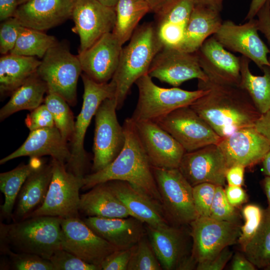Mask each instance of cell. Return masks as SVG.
Instances as JSON below:
<instances>
[{"instance_id":"obj_1","label":"cell","mask_w":270,"mask_h":270,"mask_svg":"<svg viewBox=\"0 0 270 270\" xmlns=\"http://www.w3.org/2000/svg\"><path fill=\"white\" fill-rule=\"evenodd\" d=\"M206 92L190 106L222 138L236 130L254 126L261 114L248 92L240 86L198 80Z\"/></svg>"},{"instance_id":"obj_2","label":"cell","mask_w":270,"mask_h":270,"mask_svg":"<svg viewBox=\"0 0 270 270\" xmlns=\"http://www.w3.org/2000/svg\"><path fill=\"white\" fill-rule=\"evenodd\" d=\"M126 142L116 158L104 168L86 175L82 188L90 189L94 186L110 180L126 181L161 204L151 165L136 132L130 118L122 126Z\"/></svg>"},{"instance_id":"obj_3","label":"cell","mask_w":270,"mask_h":270,"mask_svg":"<svg viewBox=\"0 0 270 270\" xmlns=\"http://www.w3.org/2000/svg\"><path fill=\"white\" fill-rule=\"evenodd\" d=\"M122 47L117 69L111 80L116 84L117 110L120 109L132 85L148 74L156 54L164 47L154 22L138 26Z\"/></svg>"},{"instance_id":"obj_4","label":"cell","mask_w":270,"mask_h":270,"mask_svg":"<svg viewBox=\"0 0 270 270\" xmlns=\"http://www.w3.org/2000/svg\"><path fill=\"white\" fill-rule=\"evenodd\" d=\"M62 218L38 216L12 224L0 223L10 248L16 252L38 255L50 260L62 248Z\"/></svg>"},{"instance_id":"obj_5","label":"cell","mask_w":270,"mask_h":270,"mask_svg":"<svg viewBox=\"0 0 270 270\" xmlns=\"http://www.w3.org/2000/svg\"><path fill=\"white\" fill-rule=\"evenodd\" d=\"M81 76L84 87L82 105L75 121L70 141V158L66 166L68 171L84 178L88 165V156L84 145L87 129L102 102L115 97L116 86L112 80L104 83L96 82L84 72Z\"/></svg>"},{"instance_id":"obj_6","label":"cell","mask_w":270,"mask_h":270,"mask_svg":"<svg viewBox=\"0 0 270 270\" xmlns=\"http://www.w3.org/2000/svg\"><path fill=\"white\" fill-rule=\"evenodd\" d=\"M138 98L130 118L134 121L156 122L180 108L189 106L205 94L206 90L190 91L178 87L164 88L156 84L146 74L135 82Z\"/></svg>"},{"instance_id":"obj_7","label":"cell","mask_w":270,"mask_h":270,"mask_svg":"<svg viewBox=\"0 0 270 270\" xmlns=\"http://www.w3.org/2000/svg\"><path fill=\"white\" fill-rule=\"evenodd\" d=\"M82 72L78 56L72 54L66 44L58 42L42 58L36 73L46 83L48 93L56 94L74 106Z\"/></svg>"},{"instance_id":"obj_8","label":"cell","mask_w":270,"mask_h":270,"mask_svg":"<svg viewBox=\"0 0 270 270\" xmlns=\"http://www.w3.org/2000/svg\"><path fill=\"white\" fill-rule=\"evenodd\" d=\"M152 171L168 222L178 226L190 224L198 217L194 202L193 186L178 168L152 167Z\"/></svg>"},{"instance_id":"obj_9","label":"cell","mask_w":270,"mask_h":270,"mask_svg":"<svg viewBox=\"0 0 270 270\" xmlns=\"http://www.w3.org/2000/svg\"><path fill=\"white\" fill-rule=\"evenodd\" d=\"M51 162L52 176L44 202L28 218L38 216L79 218V192L84 178L68 171L64 163L52 158Z\"/></svg>"},{"instance_id":"obj_10","label":"cell","mask_w":270,"mask_h":270,"mask_svg":"<svg viewBox=\"0 0 270 270\" xmlns=\"http://www.w3.org/2000/svg\"><path fill=\"white\" fill-rule=\"evenodd\" d=\"M114 98L104 100L95 114L92 172L110 164L124 146L126 135L116 116Z\"/></svg>"},{"instance_id":"obj_11","label":"cell","mask_w":270,"mask_h":270,"mask_svg":"<svg viewBox=\"0 0 270 270\" xmlns=\"http://www.w3.org/2000/svg\"><path fill=\"white\" fill-rule=\"evenodd\" d=\"M190 224L192 238L191 255L197 263L214 258L224 248L236 244L240 234L238 222L210 216L198 217Z\"/></svg>"},{"instance_id":"obj_12","label":"cell","mask_w":270,"mask_h":270,"mask_svg":"<svg viewBox=\"0 0 270 270\" xmlns=\"http://www.w3.org/2000/svg\"><path fill=\"white\" fill-rule=\"evenodd\" d=\"M154 122L172 136L186 152L217 144L222 139L190 106L178 108Z\"/></svg>"},{"instance_id":"obj_13","label":"cell","mask_w":270,"mask_h":270,"mask_svg":"<svg viewBox=\"0 0 270 270\" xmlns=\"http://www.w3.org/2000/svg\"><path fill=\"white\" fill-rule=\"evenodd\" d=\"M72 31L80 38L78 53L88 48L103 36L112 32L116 20L115 8L98 0H74Z\"/></svg>"},{"instance_id":"obj_14","label":"cell","mask_w":270,"mask_h":270,"mask_svg":"<svg viewBox=\"0 0 270 270\" xmlns=\"http://www.w3.org/2000/svg\"><path fill=\"white\" fill-rule=\"evenodd\" d=\"M61 227L62 248L89 264L100 267L106 257L119 250L97 235L80 218H62Z\"/></svg>"},{"instance_id":"obj_15","label":"cell","mask_w":270,"mask_h":270,"mask_svg":"<svg viewBox=\"0 0 270 270\" xmlns=\"http://www.w3.org/2000/svg\"><path fill=\"white\" fill-rule=\"evenodd\" d=\"M248 20L242 24L230 20L223 21L212 36L226 49L240 53L260 69L270 66L268 56L270 50L258 35L257 20Z\"/></svg>"},{"instance_id":"obj_16","label":"cell","mask_w":270,"mask_h":270,"mask_svg":"<svg viewBox=\"0 0 270 270\" xmlns=\"http://www.w3.org/2000/svg\"><path fill=\"white\" fill-rule=\"evenodd\" d=\"M148 74L174 87L194 78L204 82L208 80L195 53L164 46L154 57Z\"/></svg>"},{"instance_id":"obj_17","label":"cell","mask_w":270,"mask_h":270,"mask_svg":"<svg viewBox=\"0 0 270 270\" xmlns=\"http://www.w3.org/2000/svg\"><path fill=\"white\" fill-rule=\"evenodd\" d=\"M132 121L152 166L162 168H178L186 152L181 144L154 121Z\"/></svg>"},{"instance_id":"obj_18","label":"cell","mask_w":270,"mask_h":270,"mask_svg":"<svg viewBox=\"0 0 270 270\" xmlns=\"http://www.w3.org/2000/svg\"><path fill=\"white\" fill-rule=\"evenodd\" d=\"M178 168L192 186L204 182L224 186L228 166L220 148L212 144L186 152Z\"/></svg>"},{"instance_id":"obj_19","label":"cell","mask_w":270,"mask_h":270,"mask_svg":"<svg viewBox=\"0 0 270 270\" xmlns=\"http://www.w3.org/2000/svg\"><path fill=\"white\" fill-rule=\"evenodd\" d=\"M194 53L210 82L218 84L240 86V56L227 50L214 36L206 39Z\"/></svg>"},{"instance_id":"obj_20","label":"cell","mask_w":270,"mask_h":270,"mask_svg":"<svg viewBox=\"0 0 270 270\" xmlns=\"http://www.w3.org/2000/svg\"><path fill=\"white\" fill-rule=\"evenodd\" d=\"M228 168L240 164L251 166L262 160L270 150V142L254 126L242 128L222 138L217 144Z\"/></svg>"},{"instance_id":"obj_21","label":"cell","mask_w":270,"mask_h":270,"mask_svg":"<svg viewBox=\"0 0 270 270\" xmlns=\"http://www.w3.org/2000/svg\"><path fill=\"white\" fill-rule=\"evenodd\" d=\"M122 47L112 32L106 34L77 55L82 72L96 82H108L117 69Z\"/></svg>"},{"instance_id":"obj_22","label":"cell","mask_w":270,"mask_h":270,"mask_svg":"<svg viewBox=\"0 0 270 270\" xmlns=\"http://www.w3.org/2000/svg\"><path fill=\"white\" fill-rule=\"evenodd\" d=\"M74 0H29L18 6L14 16L22 26L44 31L72 18Z\"/></svg>"},{"instance_id":"obj_23","label":"cell","mask_w":270,"mask_h":270,"mask_svg":"<svg viewBox=\"0 0 270 270\" xmlns=\"http://www.w3.org/2000/svg\"><path fill=\"white\" fill-rule=\"evenodd\" d=\"M84 223L97 235L119 250L132 248L146 234L142 222L128 218L88 216Z\"/></svg>"},{"instance_id":"obj_24","label":"cell","mask_w":270,"mask_h":270,"mask_svg":"<svg viewBox=\"0 0 270 270\" xmlns=\"http://www.w3.org/2000/svg\"><path fill=\"white\" fill-rule=\"evenodd\" d=\"M50 156L66 164L70 158V148L56 126L30 131L24 142L17 150L2 158L0 164L22 156Z\"/></svg>"},{"instance_id":"obj_25","label":"cell","mask_w":270,"mask_h":270,"mask_svg":"<svg viewBox=\"0 0 270 270\" xmlns=\"http://www.w3.org/2000/svg\"><path fill=\"white\" fill-rule=\"evenodd\" d=\"M106 182L132 216L154 227L169 224L158 201L127 182L112 180Z\"/></svg>"},{"instance_id":"obj_26","label":"cell","mask_w":270,"mask_h":270,"mask_svg":"<svg viewBox=\"0 0 270 270\" xmlns=\"http://www.w3.org/2000/svg\"><path fill=\"white\" fill-rule=\"evenodd\" d=\"M146 225L148 239L162 269L176 270L188 256L184 231L169 224L155 227Z\"/></svg>"},{"instance_id":"obj_27","label":"cell","mask_w":270,"mask_h":270,"mask_svg":"<svg viewBox=\"0 0 270 270\" xmlns=\"http://www.w3.org/2000/svg\"><path fill=\"white\" fill-rule=\"evenodd\" d=\"M52 176V166L44 162L26 178L18 196L12 218L14 222L27 218L44 202Z\"/></svg>"},{"instance_id":"obj_28","label":"cell","mask_w":270,"mask_h":270,"mask_svg":"<svg viewBox=\"0 0 270 270\" xmlns=\"http://www.w3.org/2000/svg\"><path fill=\"white\" fill-rule=\"evenodd\" d=\"M194 6L192 0H176L156 15L154 24L164 46L178 48Z\"/></svg>"},{"instance_id":"obj_29","label":"cell","mask_w":270,"mask_h":270,"mask_svg":"<svg viewBox=\"0 0 270 270\" xmlns=\"http://www.w3.org/2000/svg\"><path fill=\"white\" fill-rule=\"evenodd\" d=\"M220 12L200 6H194L188 22L184 39L178 47L183 51L194 53L204 41L216 34L222 20Z\"/></svg>"},{"instance_id":"obj_30","label":"cell","mask_w":270,"mask_h":270,"mask_svg":"<svg viewBox=\"0 0 270 270\" xmlns=\"http://www.w3.org/2000/svg\"><path fill=\"white\" fill-rule=\"evenodd\" d=\"M80 211L88 216L124 218L132 216L106 182L94 186L80 195Z\"/></svg>"},{"instance_id":"obj_31","label":"cell","mask_w":270,"mask_h":270,"mask_svg":"<svg viewBox=\"0 0 270 270\" xmlns=\"http://www.w3.org/2000/svg\"><path fill=\"white\" fill-rule=\"evenodd\" d=\"M41 61L33 56L9 53L0 58V92L12 94L35 74Z\"/></svg>"},{"instance_id":"obj_32","label":"cell","mask_w":270,"mask_h":270,"mask_svg":"<svg viewBox=\"0 0 270 270\" xmlns=\"http://www.w3.org/2000/svg\"><path fill=\"white\" fill-rule=\"evenodd\" d=\"M46 92V83L36 72L12 92L9 100L0 108V122L22 110H34L42 104Z\"/></svg>"},{"instance_id":"obj_33","label":"cell","mask_w":270,"mask_h":270,"mask_svg":"<svg viewBox=\"0 0 270 270\" xmlns=\"http://www.w3.org/2000/svg\"><path fill=\"white\" fill-rule=\"evenodd\" d=\"M44 162L38 157H31L27 164H21L8 172L0 174V190L4 196L0 206V218H12L13 210L18 196L28 177Z\"/></svg>"},{"instance_id":"obj_34","label":"cell","mask_w":270,"mask_h":270,"mask_svg":"<svg viewBox=\"0 0 270 270\" xmlns=\"http://www.w3.org/2000/svg\"><path fill=\"white\" fill-rule=\"evenodd\" d=\"M250 60L240 56L241 80L240 86L249 94L254 106L261 114L270 108V66H264L261 70L264 74L254 75L249 68Z\"/></svg>"},{"instance_id":"obj_35","label":"cell","mask_w":270,"mask_h":270,"mask_svg":"<svg viewBox=\"0 0 270 270\" xmlns=\"http://www.w3.org/2000/svg\"><path fill=\"white\" fill-rule=\"evenodd\" d=\"M116 20L112 32L123 44L132 37L150 8L144 0H119L115 6Z\"/></svg>"},{"instance_id":"obj_36","label":"cell","mask_w":270,"mask_h":270,"mask_svg":"<svg viewBox=\"0 0 270 270\" xmlns=\"http://www.w3.org/2000/svg\"><path fill=\"white\" fill-rule=\"evenodd\" d=\"M58 42L53 36L22 26L18 40L10 54L42 58L51 48Z\"/></svg>"},{"instance_id":"obj_37","label":"cell","mask_w":270,"mask_h":270,"mask_svg":"<svg viewBox=\"0 0 270 270\" xmlns=\"http://www.w3.org/2000/svg\"><path fill=\"white\" fill-rule=\"evenodd\" d=\"M243 252L256 268H264L270 264V208L264 210L261 224Z\"/></svg>"},{"instance_id":"obj_38","label":"cell","mask_w":270,"mask_h":270,"mask_svg":"<svg viewBox=\"0 0 270 270\" xmlns=\"http://www.w3.org/2000/svg\"><path fill=\"white\" fill-rule=\"evenodd\" d=\"M44 104L53 117L56 127L64 141H70L74 129L75 121L68 102L54 93H48Z\"/></svg>"},{"instance_id":"obj_39","label":"cell","mask_w":270,"mask_h":270,"mask_svg":"<svg viewBox=\"0 0 270 270\" xmlns=\"http://www.w3.org/2000/svg\"><path fill=\"white\" fill-rule=\"evenodd\" d=\"M128 270H162V268L146 236L131 248Z\"/></svg>"},{"instance_id":"obj_40","label":"cell","mask_w":270,"mask_h":270,"mask_svg":"<svg viewBox=\"0 0 270 270\" xmlns=\"http://www.w3.org/2000/svg\"><path fill=\"white\" fill-rule=\"evenodd\" d=\"M264 212L260 206L254 204H248L243 208L242 214L244 224L240 227V234L238 240L242 252L258 230Z\"/></svg>"},{"instance_id":"obj_41","label":"cell","mask_w":270,"mask_h":270,"mask_svg":"<svg viewBox=\"0 0 270 270\" xmlns=\"http://www.w3.org/2000/svg\"><path fill=\"white\" fill-rule=\"evenodd\" d=\"M8 256V264L12 270H54L50 260L36 254L12 251Z\"/></svg>"},{"instance_id":"obj_42","label":"cell","mask_w":270,"mask_h":270,"mask_svg":"<svg viewBox=\"0 0 270 270\" xmlns=\"http://www.w3.org/2000/svg\"><path fill=\"white\" fill-rule=\"evenodd\" d=\"M54 270H100V266L86 262L73 254L61 248L50 259Z\"/></svg>"},{"instance_id":"obj_43","label":"cell","mask_w":270,"mask_h":270,"mask_svg":"<svg viewBox=\"0 0 270 270\" xmlns=\"http://www.w3.org/2000/svg\"><path fill=\"white\" fill-rule=\"evenodd\" d=\"M228 201L224 186H216L210 217L222 221L237 222L236 210Z\"/></svg>"},{"instance_id":"obj_44","label":"cell","mask_w":270,"mask_h":270,"mask_svg":"<svg viewBox=\"0 0 270 270\" xmlns=\"http://www.w3.org/2000/svg\"><path fill=\"white\" fill-rule=\"evenodd\" d=\"M216 185L204 182L193 186V198L198 217L210 216Z\"/></svg>"},{"instance_id":"obj_45","label":"cell","mask_w":270,"mask_h":270,"mask_svg":"<svg viewBox=\"0 0 270 270\" xmlns=\"http://www.w3.org/2000/svg\"><path fill=\"white\" fill-rule=\"evenodd\" d=\"M22 26L14 16L8 18L0 25V52L10 53L14 48Z\"/></svg>"},{"instance_id":"obj_46","label":"cell","mask_w":270,"mask_h":270,"mask_svg":"<svg viewBox=\"0 0 270 270\" xmlns=\"http://www.w3.org/2000/svg\"><path fill=\"white\" fill-rule=\"evenodd\" d=\"M25 124L30 131L55 126L52 114L45 104H40L28 114Z\"/></svg>"},{"instance_id":"obj_47","label":"cell","mask_w":270,"mask_h":270,"mask_svg":"<svg viewBox=\"0 0 270 270\" xmlns=\"http://www.w3.org/2000/svg\"><path fill=\"white\" fill-rule=\"evenodd\" d=\"M131 248L117 250L108 255L100 264L102 270H128Z\"/></svg>"},{"instance_id":"obj_48","label":"cell","mask_w":270,"mask_h":270,"mask_svg":"<svg viewBox=\"0 0 270 270\" xmlns=\"http://www.w3.org/2000/svg\"><path fill=\"white\" fill-rule=\"evenodd\" d=\"M232 256V252L228 246L224 248L218 255L212 259L198 263L196 270H222Z\"/></svg>"},{"instance_id":"obj_49","label":"cell","mask_w":270,"mask_h":270,"mask_svg":"<svg viewBox=\"0 0 270 270\" xmlns=\"http://www.w3.org/2000/svg\"><path fill=\"white\" fill-rule=\"evenodd\" d=\"M256 16L258 30L263 34L270 45V0H266ZM268 60L270 64V56Z\"/></svg>"},{"instance_id":"obj_50","label":"cell","mask_w":270,"mask_h":270,"mask_svg":"<svg viewBox=\"0 0 270 270\" xmlns=\"http://www.w3.org/2000/svg\"><path fill=\"white\" fill-rule=\"evenodd\" d=\"M224 191L228 202L234 207L238 206L246 201V193L240 186L228 184Z\"/></svg>"},{"instance_id":"obj_51","label":"cell","mask_w":270,"mask_h":270,"mask_svg":"<svg viewBox=\"0 0 270 270\" xmlns=\"http://www.w3.org/2000/svg\"><path fill=\"white\" fill-rule=\"evenodd\" d=\"M244 166L240 164L229 167L226 174L228 184L242 186L244 183Z\"/></svg>"},{"instance_id":"obj_52","label":"cell","mask_w":270,"mask_h":270,"mask_svg":"<svg viewBox=\"0 0 270 270\" xmlns=\"http://www.w3.org/2000/svg\"><path fill=\"white\" fill-rule=\"evenodd\" d=\"M254 128L270 142V108L260 114L255 124Z\"/></svg>"},{"instance_id":"obj_53","label":"cell","mask_w":270,"mask_h":270,"mask_svg":"<svg viewBox=\"0 0 270 270\" xmlns=\"http://www.w3.org/2000/svg\"><path fill=\"white\" fill-rule=\"evenodd\" d=\"M230 270H255L256 268L244 255L236 252L233 256Z\"/></svg>"},{"instance_id":"obj_54","label":"cell","mask_w":270,"mask_h":270,"mask_svg":"<svg viewBox=\"0 0 270 270\" xmlns=\"http://www.w3.org/2000/svg\"><path fill=\"white\" fill-rule=\"evenodd\" d=\"M18 6V0H0V21L14 16Z\"/></svg>"},{"instance_id":"obj_55","label":"cell","mask_w":270,"mask_h":270,"mask_svg":"<svg viewBox=\"0 0 270 270\" xmlns=\"http://www.w3.org/2000/svg\"><path fill=\"white\" fill-rule=\"evenodd\" d=\"M148 4L150 10L158 14L176 0H144Z\"/></svg>"},{"instance_id":"obj_56","label":"cell","mask_w":270,"mask_h":270,"mask_svg":"<svg viewBox=\"0 0 270 270\" xmlns=\"http://www.w3.org/2000/svg\"><path fill=\"white\" fill-rule=\"evenodd\" d=\"M266 0H252L249 10L246 16L245 20H249L254 18L259 10L264 4Z\"/></svg>"},{"instance_id":"obj_57","label":"cell","mask_w":270,"mask_h":270,"mask_svg":"<svg viewBox=\"0 0 270 270\" xmlns=\"http://www.w3.org/2000/svg\"><path fill=\"white\" fill-rule=\"evenodd\" d=\"M197 262L192 258V255L186 256L180 262L177 270H190L196 268Z\"/></svg>"},{"instance_id":"obj_58","label":"cell","mask_w":270,"mask_h":270,"mask_svg":"<svg viewBox=\"0 0 270 270\" xmlns=\"http://www.w3.org/2000/svg\"><path fill=\"white\" fill-rule=\"evenodd\" d=\"M224 1V0H206V7L220 12Z\"/></svg>"},{"instance_id":"obj_59","label":"cell","mask_w":270,"mask_h":270,"mask_svg":"<svg viewBox=\"0 0 270 270\" xmlns=\"http://www.w3.org/2000/svg\"><path fill=\"white\" fill-rule=\"evenodd\" d=\"M263 172L266 176H270V150L262 160Z\"/></svg>"},{"instance_id":"obj_60","label":"cell","mask_w":270,"mask_h":270,"mask_svg":"<svg viewBox=\"0 0 270 270\" xmlns=\"http://www.w3.org/2000/svg\"><path fill=\"white\" fill-rule=\"evenodd\" d=\"M264 188L268 202V208L270 209V176H266L264 182Z\"/></svg>"},{"instance_id":"obj_61","label":"cell","mask_w":270,"mask_h":270,"mask_svg":"<svg viewBox=\"0 0 270 270\" xmlns=\"http://www.w3.org/2000/svg\"><path fill=\"white\" fill-rule=\"evenodd\" d=\"M102 4L112 8H115L119 0H98Z\"/></svg>"},{"instance_id":"obj_62","label":"cell","mask_w":270,"mask_h":270,"mask_svg":"<svg viewBox=\"0 0 270 270\" xmlns=\"http://www.w3.org/2000/svg\"><path fill=\"white\" fill-rule=\"evenodd\" d=\"M194 6H200L206 7V0H192Z\"/></svg>"},{"instance_id":"obj_63","label":"cell","mask_w":270,"mask_h":270,"mask_svg":"<svg viewBox=\"0 0 270 270\" xmlns=\"http://www.w3.org/2000/svg\"><path fill=\"white\" fill-rule=\"evenodd\" d=\"M29 0H18V6L28 1Z\"/></svg>"},{"instance_id":"obj_64","label":"cell","mask_w":270,"mask_h":270,"mask_svg":"<svg viewBox=\"0 0 270 270\" xmlns=\"http://www.w3.org/2000/svg\"><path fill=\"white\" fill-rule=\"evenodd\" d=\"M266 270H270V264L264 268Z\"/></svg>"}]
</instances>
